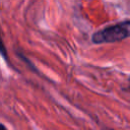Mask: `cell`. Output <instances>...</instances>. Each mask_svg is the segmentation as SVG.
<instances>
[{
    "instance_id": "obj_1",
    "label": "cell",
    "mask_w": 130,
    "mask_h": 130,
    "mask_svg": "<svg viewBox=\"0 0 130 130\" xmlns=\"http://www.w3.org/2000/svg\"><path fill=\"white\" fill-rule=\"evenodd\" d=\"M128 38H130V20H124L95 31L91 41L94 44H104L123 41Z\"/></svg>"
},
{
    "instance_id": "obj_2",
    "label": "cell",
    "mask_w": 130,
    "mask_h": 130,
    "mask_svg": "<svg viewBox=\"0 0 130 130\" xmlns=\"http://www.w3.org/2000/svg\"><path fill=\"white\" fill-rule=\"evenodd\" d=\"M1 129H2V130H6V128H5V126H4L3 124L1 125Z\"/></svg>"
}]
</instances>
